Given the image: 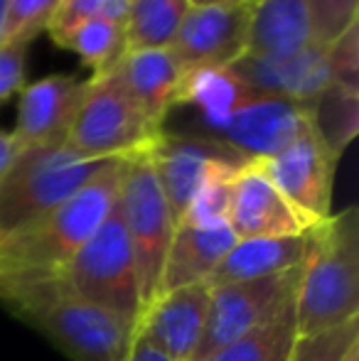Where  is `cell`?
I'll return each instance as SVG.
<instances>
[{
  "instance_id": "21",
  "label": "cell",
  "mask_w": 359,
  "mask_h": 361,
  "mask_svg": "<svg viewBox=\"0 0 359 361\" xmlns=\"http://www.w3.org/2000/svg\"><path fill=\"white\" fill-rule=\"evenodd\" d=\"M256 91L236 74L231 64L185 69L178 91V106L195 111V123L224 118Z\"/></svg>"
},
{
  "instance_id": "8",
  "label": "cell",
  "mask_w": 359,
  "mask_h": 361,
  "mask_svg": "<svg viewBox=\"0 0 359 361\" xmlns=\"http://www.w3.org/2000/svg\"><path fill=\"white\" fill-rule=\"evenodd\" d=\"M303 266L259 281L212 286L205 329L190 361H207L251 329L276 317L296 300Z\"/></svg>"
},
{
  "instance_id": "11",
  "label": "cell",
  "mask_w": 359,
  "mask_h": 361,
  "mask_svg": "<svg viewBox=\"0 0 359 361\" xmlns=\"http://www.w3.org/2000/svg\"><path fill=\"white\" fill-rule=\"evenodd\" d=\"M153 170L165 192V200L175 216V224L187 209L195 192L209 180L214 172L241 170L249 162L244 155L229 145L195 133H170L163 130L155 145L148 150Z\"/></svg>"
},
{
  "instance_id": "29",
  "label": "cell",
  "mask_w": 359,
  "mask_h": 361,
  "mask_svg": "<svg viewBox=\"0 0 359 361\" xmlns=\"http://www.w3.org/2000/svg\"><path fill=\"white\" fill-rule=\"evenodd\" d=\"M59 0H10L8 18L0 39H28L32 42L47 25Z\"/></svg>"
},
{
  "instance_id": "2",
  "label": "cell",
  "mask_w": 359,
  "mask_h": 361,
  "mask_svg": "<svg viewBox=\"0 0 359 361\" xmlns=\"http://www.w3.org/2000/svg\"><path fill=\"white\" fill-rule=\"evenodd\" d=\"M0 302L72 361H123L133 344L128 319L74 295L62 278L5 288Z\"/></svg>"
},
{
  "instance_id": "19",
  "label": "cell",
  "mask_w": 359,
  "mask_h": 361,
  "mask_svg": "<svg viewBox=\"0 0 359 361\" xmlns=\"http://www.w3.org/2000/svg\"><path fill=\"white\" fill-rule=\"evenodd\" d=\"M308 251H310V231L298 236L236 238V243L212 276L209 286L259 281V278L296 271L305 263Z\"/></svg>"
},
{
  "instance_id": "25",
  "label": "cell",
  "mask_w": 359,
  "mask_h": 361,
  "mask_svg": "<svg viewBox=\"0 0 359 361\" xmlns=\"http://www.w3.org/2000/svg\"><path fill=\"white\" fill-rule=\"evenodd\" d=\"M59 47L77 54L84 67L94 72L91 76L109 74L118 67V62L126 54L123 27L104 18H91L84 25H79L77 30H72L59 42Z\"/></svg>"
},
{
  "instance_id": "20",
  "label": "cell",
  "mask_w": 359,
  "mask_h": 361,
  "mask_svg": "<svg viewBox=\"0 0 359 361\" xmlns=\"http://www.w3.org/2000/svg\"><path fill=\"white\" fill-rule=\"evenodd\" d=\"M315 39L308 0H251L246 54L283 57Z\"/></svg>"
},
{
  "instance_id": "34",
  "label": "cell",
  "mask_w": 359,
  "mask_h": 361,
  "mask_svg": "<svg viewBox=\"0 0 359 361\" xmlns=\"http://www.w3.org/2000/svg\"><path fill=\"white\" fill-rule=\"evenodd\" d=\"M130 3H133V0H101L99 18L123 27L126 18H128V13H130Z\"/></svg>"
},
{
  "instance_id": "16",
  "label": "cell",
  "mask_w": 359,
  "mask_h": 361,
  "mask_svg": "<svg viewBox=\"0 0 359 361\" xmlns=\"http://www.w3.org/2000/svg\"><path fill=\"white\" fill-rule=\"evenodd\" d=\"M87 91V79L54 74L25 84L18 94V121L13 138L18 147L62 143Z\"/></svg>"
},
{
  "instance_id": "36",
  "label": "cell",
  "mask_w": 359,
  "mask_h": 361,
  "mask_svg": "<svg viewBox=\"0 0 359 361\" xmlns=\"http://www.w3.org/2000/svg\"><path fill=\"white\" fill-rule=\"evenodd\" d=\"M190 8H205V5H229V3H241V0H187Z\"/></svg>"
},
{
  "instance_id": "10",
  "label": "cell",
  "mask_w": 359,
  "mask_h": 361,
  "mask_svg": "<svg viewBox=\"0 0 359 361\" xmlns=\"http://www.w3.org/2000/svg\"><path fill=\"white\" fill-rule=\"evenodd\" d=\"M308 123L305 106L254 94L224 118L195 123L190 133L229 145L246 160H266L281 152Z\"/></svg>"
},
{
  "instance_id": "3",
  "label": "cell",
  "mask_w": 359,
  "mask_h": 361,
  "mask_svg": "<svg viewBox=\"0 0 359 361\" xmlns=\"http://www.w3.org/2000/svg\"><path fill=\"white\" fill-rule=\"evenodd\" d=\"M359 319V212L347 207L310 231L296 293L298 337Z\"/></svg>"
},
{
  "instance_id": "5",
  "label": "cell",
  "mask_w": 359,
  "mask_h": 361,
  "mask_svg": "<svg viewBox=\"0 0 359 361\" xmlns=\"http://www.w3.org/2000/svg\"><path fill=\"white\" fill-rule=\"evenodd\" d=\"M165 128L153 126L116 72L89 76L64 143L89 160H128L148 152Z\"/></svg>"
},
{
  "instance_id": "31",
  "label": "cell",
  "mask_w": 359,
  "mask_h": 361,
  "mask_svg": "<svg viewBox=\"0 0 359 361\" xmlns=\"http://www.w3.org/2000/svg\"><path fill=\"white\" fill-rule=\"evenodd\" d=\"M28 39H0V104L25 89V67H28Z\"/></svg>"
},
{
  "instance_id": "27",
  "label": "cell",
  "mask_w": 359,
  "mask_h": 361,
  "mask_svg": "<svg viewBox=\"0 0 359 361\" xmlns=\"http://www.w3.org/2000/svg\"><path fill=\"white\" fill-rule=\"evenodd\" d=\"M355 344H359V319L310 337H298L288 361H342Z\"/></svg>"
},
{
  "instance_id": "38",
  "label": "cell",
  "mask_w": 359,
  "mask_h": 361,
  "mask_svg": "<svg viewBox=\"0 0 359 361\" xmlns=\"http://www.w3.org/2000/svg\"><path fill=\"white\" fill-rule=\"evenodd\" d=\"M342 361H359V344H355V347L345 354V359H342Z\"/></svg>"
},
{
  "instance_id": "9",
  "label": "cell",
  "mask_w": 359,
  "mask_h": 361,
  "mask_svg": "<svg viewBox=\"0 0 359 361\" xmlns=\"http://www.w3.org/2000/svg\"><path fill=\"white\" fill-rule=\"evenodd\" d=\"M337 160L340 157L332 155L310 128V123H305V128L281 152L266 160H256V165L266 172L276 190L300 212V216L317 226L332 214Z\"/></svg>"
},
{
  "instance_id": "28",
  "label": "cell",
  "mask_w": 359,
  "mask_h": 361,
  "mask_svg": "<svg viewBox=\"0 0 359 361\" xmlns=\"http://www.w3.org/2000/svg\"><path fill=\"white\" fill-rule=\"evenodd\" d=\"M325 54L332 84L359 91V20L325 44Z\"/></svg>"
},
{
  "instance_id": "4",
  "label": "cell",
  "mask_w": 359,
  "mask_h": 361,
  "mask_svg": "<svg viewBox=\"0 0 359 361\" xmlns=\"http://www.w3.org/2000/svg\"><path fill=\"white\" fill-rule=\"evenodd\" d=\"M106 162L82 157L64 140L23 147L0 177V241L69 200Z\"/></svg>"
},
{
  "instance_id": "7",
  "label": "cell",
  "mask_w": 359,
  "mask_h": 361,
  "mask_svg": "<svg viewBox=\"0 0 359 361\" xmlns=\"http://www.w3.org/2000/svg\"><path fill=\"white\" fill-rule=\"evenodd\" d=\"M118 207L126 224L135 266H138L143 307L158 293L160 271L175 233V216L165 200L148 152L126 160L118 190Z\"/></svg>"
},
{
  "instance_id": "1",
  "label": "cell",
  "mask_w": 359,
  "mask_h": 361,
  "mask_svg": "<svg viewBox=\"0 0 359 361\" xmlns=\"http://www.w3.org/2000/svg\"><path fill=\"white\" fill-rule=\"evenodd\" d=\"M126 160H109L84 187L30 226L0 241V290L59 281L118 200Z\"/></svg>"
},
{
  "instance_id": "15",
  "label": "cell",
  "mask_w": 359,
  "mask_h": 361,
  "mask_svg": "<svg viewBox=\"0 0 359 361\" xmlns=\"http://www.w3.org/2000/svg\"><path fill=\"white\" fill-rule=\"evenodd\" d=\"M229 226L236 238L298 236L315 228L276 190L256 160L234 177Z\"/></svg>"
},
{
  "instance_id": "13",
  "label": "cell",
  "mask_w": 359,
  "mask_h": 361,
  "mask_svg": "<svg viewBox=\"0 0 359 361\" xmlns=\"http://www.w3.org/2000/svg\"><path fill=\"white\" fill-rule=\"evenodd\" d=\"M212 286L168 290L150 300L135 322V337H143L170 361H190L205 329Z\"/></svg>"
},
{
  "instance_id": "17",
  "label": "cell",
  "mask_w": 359,
  "mask_h": 361,
  "mask_svg": "<svg viewBox=\"0 0 359 361\" xmlns=\"http://www.w3.org/2000/svg\"><path fill=\"white\" fill-rule=\"evenodd\" d=\"M234 243L236 236L229 224H214V226L178 224L165 253L155 295L187 286H202V283L209 286L214 271Z\"/></svg>"
},
{
  "instance_id": "30",
  "label": "cell",
  "mask_w": 359,
  "mask_h": 361,
  "mask_svg": "<svg viewBox=\"0 0 359 361\" xmlns=\"http://www.w3.org/2000/svg\"><path fill=\"white\" fill-rule=\"evenodd\" d=\"M312 18V35L327 44L350 23L359 20V0H308Z\"/></svg>"
},
{
  "instance_id": "12",
  "label": "cell",
  "mask_w": 359,
  "mask_h": 361,
  "mask_svg": "<svg viewBox=\"0 0 359 361\" xmlns=\"http://www.w3.org/2000/svg\"><path fill=\"white\" fill-rule=\"evenodd\" d=\"M249 25L251 0L190 8L170 49L182 69L234 64L246 54Z\"/></svg>"
},
{
  "instance_id": "23",
  "label": "cell",
  "mask_w": 359,
  "mask_h": 361,
  "mask_svg": "<svg viewBox=\"0 0 359 361\" xmlns=\"http://www.w3.org/2000/svg\"><path fill=\"white\" fill-rule=\"evenodd\" d=\"M187 10V0H133L123 23L126 52L168 49Z\"/></svg>"
},
{
  "instance_id": "24",
  "label": "cell",
  "mask_w": 359,
  "mask_h": 361,
  "mask_svg": "<svg viewBox=\"0 0 359 361\" xmlns=\"http://www.w3.org/2000/svg\"><path fill=\"white\" fill-rule=\"evenodd\" d=\"M298 342L296 327V300L283 307L276 317L251 329L249 334L219 349L207 361H288Z\"/></svg>"
},
{
  "instance_id": "33",
  "label": "cell",
  "mask_w": 359,
  "mask_h": 361,
  "mask_svg": "<svg viewBox=\"0 0 359 361\" xmlns=\"http://www.w3.org/2000/svg\"><path fill=\"white\" fill-rule=\"evenodd\" d=\"M123 361H170V359L163 352H158L150 342H145L143 337H135L133 334V344H130Z\"/></svg>"
},
{
  "instance_id": "18",
  "label": "cell",
  "mask_w": 359,
  "mask_h": 361,
  "mask_svg": "<svg viewBox=\"0 0 359 361\" xmlns=\"http://www.w3.org/2000/svg\"><path fill=\"white\" fill-rule=\"evenodd\" d=\"M114 72L145 118L158 128H165L168 116L178 109V91L185 72L173 49L126 52Z\"/></svg>"
},
{
  "instance_id": "35",
  "label": "cell",
  "mask_w": 359,
  "mask_h": 361,
  "mask_svg": "<svg viewBox=\"0 0 359 361\" xmlns=\"http://www.w3.org/2000/svg\"><path fill=\"white\" fill-rule=\"evenodd\" d=\"M18 152H20V147H18V143H15L13 133L0 130V177H3L5 170L13 165V160L18 157Z\"/></svg>"
},
{
  "instance_id": "32",
  "label": "cell",
  "mask_w": 359,
  "mask_h": 361,
  "mask_svg": "<svg viewBox=\"0 0 359 361\" xmlns=\"http://www.w3.org/2000/svg\"><path fill=\"white\" fill-rule=\"evenodd\" d=\"M99 8L101 0H59L44 25V32L52 37L54 44H59L79 25H84L91 18H99Z\"/></svg>"
},
{
  "instance_id": "14",
  "label": "cell",
  "mask_w": 359,
  "mask_h": 361,
  "mask_svg": "<svg viewBox=\"0 0 359 361\" xmlns=\"http://www.w3.org/2000/svg\"><path fill=\"white\" fill-rule=\"evenodd\" d=\"M231 67L256 94L293 101L300 106L310 104L327 86H332L325 44L317 39H312L298 52L283 54V57L244 54Z\"/></svg>"
},
{
  "instance_id": "37",
  "label": "cell",
  "mask_w": 359,
  "mask_h": 361,
  "mask_svg": "<svg viewBox=\"0 0 359 361\" xmlns=\"http://www.w3.org/2000/svg\"><path fill=\"white\" fill-rule=\"evenodd\" d=\"M8 10H10V0H0V35H3L5 18H8Z\"/></svg>"
},
{
  "instance_id": "6",
  "label": "cell",
  "mask_w": 359,
  "mask_h": 361,
  "mask_svg": "<svg viewBox=\"0 0 359 361\" xmlns=\"http://www.w3.org/2000/svg\"><path fill=\"white\" fill-rule=\"evenodd\" d=\"M62 283L74 295L128 319L135 327L143 312V293L118 200L94 236L64 268Z\"/></svg>"
},
{
  "instance_id": "22",
  "label": "cell",
  "mask_w": 359,
  "mask_h": 361,
  "mask_svg": "<svg viewBox=\"0 0 359 361\" xmlns=\"http://www.w3.org/2000/svg\"><path fill=\"white\" fill-rule=\"evenodd\" d=\"M308 123L335 157L350 147L359 130V91L327 86L317 99L305 104Z\"/></svg>"
},
{
  "instance_id": "26",
  "label": "cell",
  "mask_w": 359,
  "mask_h": 361,
  "mask_svg": "<svg viewBox=\"0 0 359 361\" xmlns=\"http://www.w3.org/2000/svg\"><path fill=\"white\" fill-rule=\"evenodd\" d=\"M244 170V167H241ZM241 170H221L214 172L195 197L190 200L187 209L182 212L178 224L185 226H214V224H229V207H231V185ZM175 224V226H178Z\"/></svg>"
}]
</instances>
